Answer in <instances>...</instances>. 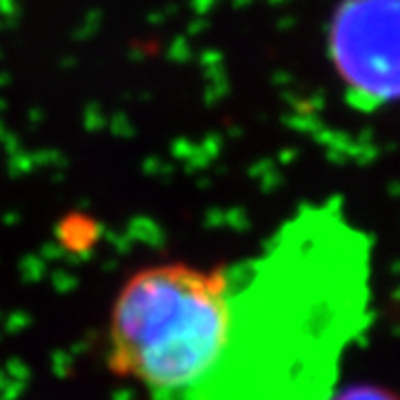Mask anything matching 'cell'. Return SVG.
I'll return each instance as SVG.
<instances>
[{
    "label": "cell",
    "mask_w": 400,
    "mask_h": 400,
    "mask_svg": "<svg viewBox=\"0 0 400 400\" xmlns=\"http://www.w3.org/2000/svg\"><path fill=\"white\" fill-rule=\"evenodd\" d=\"M232 276L223 345L183 400H333L371 320L369 234L336 200L304 205Z\"/></svg>",
    "instance_id": "1"
},
{
    "label": "cell",
    "mask_w": 400,
    "mask_h": 400,
    "mask_svg": "<svg viewBox=\"0 0 400 400\" xmlns=\"http://www.w3.org/2000/svg\"><path fill=\"white\" fill-rule=\"evenodd\" d=\"M232 265H160L131 276L109 322V363L149 400H183L212 367L232 307Z\"/></svg>",
    "instance_id": "2"
},
{
    "label": "cell",
    "mask_w": 400,
    "mask_h": 400,
    "mask_svg": "<svg viewBox=\"0 0 400 400\" xmlns=\"http://www.w3.org/2000/svg\"><path fill=\"white\" fill-rule=\"evenodd\" d=\"M331 49L360 96L400 98V0H347L333 21Z\"/></svg>",
    "instance_id": "3"
},
{
    "label": "cell",
    "mask_w": 400,
    "mask_h": 400,
    "mask_svg": "<svg viewBox=\"0 0 400 400\" xmlns=\"http://www.w3.org/2000/svg\"><path fill=\"white\" fill-rule=\"evenodd\" d=\"M333 400H394L385 392H376V389H349V392H336Z\"/></svg>",
    "instance_id": "4"
}]
</instances>
